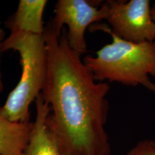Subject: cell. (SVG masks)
<instances>
[{"instance_id":"cell-1","label":"cell","mask_w":155,"mask_h":155,"mask_svg":"<svg viewBox=\"0 0 155 155\" xmlns=\"http://www.w3.org/2000/svg\"><path fill=\"white\" fill-rule=\"evenodd\" d=\"M43 36L48 71L41 96L50 108L46 124L63 155H110L105 125L107 83L94 75L71 48L65 28L58 34L49 19Z\"/></svg>"},{"instance_id":"cell-2","label":"cell","mask_w":155,"mask_h":155,"mask_svg":"<svg viewBox=\"0 0 155 155\" xmlns=\"http://www.w3.org/2000/svg\"><path fill=\"white\" fill-rule=\"evenodd\" d=\"M111 35L112 42L97 51L96 55H87L83 63L93 73L95 80L108 81L127 86H144L155 92V41L134 43L119 38L106 25H94Z\"/></svg>"},{"instance_id":"cell-3","label":"cell","mask_w":155,"mask_h":155,"mask_svg":"<svg viewBox=\"0 0 155 155\" xmlns=\"http://www.w3.org/2000/svg\"><path fill=\"white\" fill-rule=\"evenodd\" d=\"M18 52L22 75L1 107L4 117L14 122L30 121L29 108L41 94L48 71V52L43 35L11 32L2 43V51Z\"/></svg>"},{"instance_id":"cell-4","label":"cell","mask_w":155,"mask_h":155,"mask_svg":"<svg viewBox=\"0 0 155 155\" xmlns=\"http://www.w3.org/2000/svg\"><path fill=\"white\" fill-rule=\"evenodd\" d=\"M104 5L107 10L106 19L114 35L134 43L155 41V22L150 1L110 0Z\"/></svg>"},{"instance_id":"cell-5","label":"cell","mask_w":155,"mask_h":155,"mask_svg":"<svg viewBox=\"0 0 155 155\" xmlns=\"http://www.w3.org/2000/svg\"><path fill=\"white\" fill-rule=\"evenodd\" d=\"M54 12V17L50 18L54 30L61 35L63 26L66 25L70 46L81 55L87 51L86 29L94 22L106 19L107 16L104 4L98 9L86 0H58Z\"/></svg>"},{"instance_id":"cell-6","label":"cell","mask_w":155,"mask_h":155,"mask_svg":"<svg viewBox=\"0 0 155 155\" xmlns=\"http://www.w3.org/2000/svg\"><path fill=\"white\" fill-rule=\"evenodd\" d=\"M36 118L25 155H63L48 129L46 119L50 108L41 94L35 100Z\"/></svg>"},{"instance_id":"cell-7","label":"cell","mask_w":155,"mask_h":155,"mask_svg":"<svg viewBox=\"0 0 155 155\" xmlns=\"http://www.w3.org/2000/svg\"><path fill=\"white\" fill-rule=\"evenodd\" d=\"M47 3L46 0H20L16 12L6 22V27L11 32L42 35L45 31L42 16Z\"/></svg>"},{"instance_id":"cell-8","label":"cell","mask_w":155,"mask_h":155,"mask_svg":"<svg viewBox=\"0 0 155 155\" xmlns=\"http://www.w3.org/2000/svg\"><path fill=\"white\" fill-rule=\"evenodd\" d=\"M33 122H14L2 115L0 107V155H25Z\"/></svg>"},{"instance_id":"cell-9","label":"cell","mask_w":155,"mask_h":155,"mask_svg":"<svg viewBox=\"0 0 155 155\" xmlns=\"http://www.w3.org/2000/svg\"><path fill=\"white\" fill-rule=\"evenodd\" d=\"M126 155H155V141L144 139L139 141Z\"/></svg>"},{"instance_id":"cell-10","label":"cell","mask_w":155,"mask_h":155,"mask_svg":"<svg viewBox=\"0 0 155 155\" xmlns=\"http://www.w3.org/2000/svg\"><path fill=\"white\" fill-rule=\"evenodd\" d=\"M5 32H4L1 26H0V55H1V53L2 52V43L3 41L5 39ZM2 90H3V83H2V75H1V72H0V93L2 91Z\"/></svg>"},{"instance_id":"cell-11","label":"cell","mask_w":155,"mask_h":155,"mask_svg":"<svg viewBox=\"0 0 155 155\" xmlns=\"http://www.w3.org/2000/svg\"><path fill=\"white\" fill-rule=\"evenodd\" d=\"M151 13H152L153 20H154L155 22V3L153 5L152 8H151Z\"/></svg>"}]
</instances>
